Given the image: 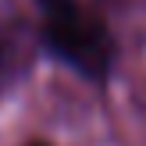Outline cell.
I'll return each mask as SVG.
<instances>
[{
  "mask_svg": "<svg viewBox=\"0 0 146 146\" xmlns=\"http://www.w3.org/2000/svg\"><path fill=\"white\" fill-rule=\"evenodd\" d=\"M46 11V39L61 61L78 68L89 78H104L114 57V43L107 25L78 7L75 0H39Z\"/></svg>",
  "mask_w": 146,
  "mask_h": 146,
  "instance_id": "cell-1",
  "label": "cell"
},
{
  "mask_svg": "<svg viewBox=\"0 0 146 146\" xmlns=\"http://www.w3.org/2000/svg\"><path fill=\"white\" fill-rule=\"evenodd\" d=\"M36 146H43V143H36Z\"/></svg>",
  "mask_w": 146,
  "mask_h": 146,
  "instance_id": "cell-2",
  "label": "cell"
}]
</instances>
